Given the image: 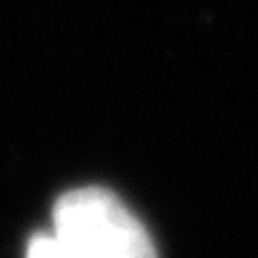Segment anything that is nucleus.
Wrapping results in <instances>:
<instances>
[{"instance_id": "nucleus-2", "label": "nucleus", "mask_w": 258, "mask_h": 258, "mask_svg": "<svg viewBox=\"0 0 258 258\" xmlns=\"http://www.w3.org/2000/svg\"><path fill=\"white\" fill-rule=\"evenodd\" d=\"M26 258H75L55 235H35L29 241Z\"/></svg>"}, {"instance_id": "nucleus-1", "label": "nucleus", "mask_w": 258, "mask_h": 258, "mask_svg": "<svg viewBox=\"0 0 258 258\" xmlns=\"http://www.w3.org/2000/svg\"><path fill=\"white\" fill-rule=\"evenodd\" d=\"M75 258H155L141 221L101 186H83L55 204V232Z\"/></svg>"}]
</instances>
